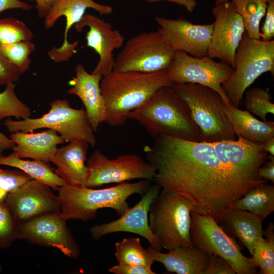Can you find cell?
Wrapping results in <instances>:
<instances>
[{
  "label": "cell",
  "mask_w": 274,
  "mask_h": 274,
  "mask_svg": "<svg viewBox=\"0 0 274 274\" xmlns=\"http://www.w3.org/2000/svg\"><path fill=\"white\" fill-rule=\"evenodd\" d=\"M268 161L262 164L258 170V176L264 180L274 182V157L273 155H268Z\"/></svg>",
  "instance_id": "cell-41"
},
{
  "label": "cell",
  "mask_w": 274,
  "mask_h": 274,
  "mask_svg": "<svg viewBox=\"0 0 274 274\" xmlns=\"http://www.w3.org/2000/svg\"><path fill=\"white\" fill-rule=\"evenodd\" d=\"M149 2H155L160 1H166L183 6L189 12H192L196 7V0H147Z\"/></svg>",
  "instance_id": "cell-44"
},
{
  "label": "cell",
  "mask_w": 274,
  "mask_h": 274,
  "mask_svg": "<svg viewBox=\"0 0 274 274\" xmlns=\"http://www.w3.org/2000/svg\"><path fill=\"white\" fill-rule=\"evenodd\" d=\"M266 237L269 242L274 244V224L272 222L269 223L266 229L263 232V236Z\"/></svg>",
  "instance_id": "cell-46"
},
{
  "label": "cell",
  "mask_w": 274,
  "mask_h": 274,
  "mask_svg": "<svg viewBox=\"0 0 274 274\" xmlns=\"http://www.w3.org/2000/svg\"><path fill=\"white\" fill-rule=\"evenodd\" d=\"M128 118L154 138L166 136L202 141L200 130L189 107L172 84L158 90L146 102L132 111Z\"/></svg>",
  "instance_id": "cell-3"
},
{
  "label": "cell",
  "mask_w": 274,
  "mask_h": 274,
  "mask_svg": "<svg viewBox=\"0 0 274 274\" xmlns=\"http://www.w3.org/2000/svg\"><path fill=\"white\" fill-rule=\"evenodd\" d=\"M15 88L14 83L10 82L0 93V120L10 117L24 119L31 115V109L18 97Z\"/></svg>",
  "instance_id": "cell-30"
},
{
  "label": "cell",
  "mask_w": 274,
  "mask_h": 274,
  "mask_svg": "<svg viewBox=\"0 0 274 274\" xmlns=\"http://www.w3.org/2000/svg\"><path fill=\"white\" fill-rule=\"evenodd\" d=\"M166 72L173 83H194L208 87L216 91L226 103H230L222 87V83L234 72L228 64L215 62L208 56L197 58L177 51Z\"/></svg>",
  "instance_id": "cell-12"
},
{
  "label": "cell",
  "mask_w": 274,
  "mask_h": 274,
  "mask_svg": "<svg viewBox=\"0 0 274 274\" xmlns=\"http://www.w3.org/2000/svg\"><path fill=\"white\" fill-rule=\"evenodd\" d=\"M264 219L251 212L230 207L223 213L218 223L228 235L238 238L252 255L256 242L263 237Z\"/></svg>",
  "instance_id": "cell-22"
},
{
  "label": "cell",
  "mask_w": 274,
  "mask_h": 274,
  "mask_svg": "<svg viewBox=\"0 0 274 274\" xmlns=\"http://www.w3.org/2000/svg\"><path fill=\"white\" fill-rule=\"evenodd\" d=\"M89 170L85 186L94 188L133 179L153 180L155 167L135 153L125 154L110 159L95 150L86 161Z\"/></svg>",
  "instance_id": "cell-11"
},
{
  "label": "cell",
  "mask_w": 274,
  "mask_h": 274,
  "mask_svg": "<svg viewBox=\"0 0 274 274\" xmlns=\"http://www.w3.org/2000/svg\"><path fill=\"white\" fill-rule=\"evenodd\" d=\"M161 187L156 183L150 186L140 200L130 208L119 219L111 222L93 226L90 230L92 238L100 239L108 234L125 232L139 235L158 251L162 247L151 232L148 224V213L151 204L158 195Z\"/></svg>",
  "instance_id": "cell-16"
},
{
  "label": "cell",
  "mask_w": 274,
  "mask_h": 274,
  "mask_svg": "<svg viewBox=\"0 0 274 274\" xmlns=\"http://www.w3.org/2000/svg\"><path fill=\"white\" fill-rule=\"evenodd\" d=\"M190 237L193 247L208 255L213 254L226 259L236 274H254L257 268L251 258L244 256L235 238L228 235L209 216L192 210Z\"/></svg>",
  "instance_id": "cell-10"
},
{
  "label": "cell",
  "mask_w": 274,
  "mask_h": 274,
  "mask_svg": "<svg viewBox=\"0 0 274 274\" xmlns=\"http://www.w3.org/2000/svg\"><path fill=\"white\" fill-rule=\"evenodd\" d=\"M2 270V267H1V266L0 265V272Z\"/></svg>",
  "instance_id": "cell-49"
},
{
  "label": "cell",
  "mask_w": 274,
  "mask_h": 274,
  "mask_svg": "<svg viewBox=\"0 0 274 274\" xmlns=\"http://www.w3.org/2000/svg\"><path fill=\"white\" fill-rule=\"evenodd\" d=\"M143 150L156 168L157 184L182 196L193 211L217 223L251 189L222 162L212 143L159 136Z\"/></svg>",
  "instance_id": "cell-1"
},
{
  "label": "cell",
  "mask_w": 274,
  "mask_h": 274,
  "mask_svg": "<svg viewBox=\"0 0 274 274\" xmlns=\"http://www.w3.org/2000/svg\"><path fill=\"white\" fill-rule=\"evenodd\" d=\"M115 256L119 264L142 265L151 268L155 262L138 237L123 238L115 243Z\"/></svg>",
  "instance_id": "cell-29"
},
{
  "label": "cell",
  "mask_w": 274,
  "mask_h": 274,
  "mask_svg": "<svg viewBox=\"0 0 274 274\" xmlns=\"http://www.w3.org/2000/svg\"><path fill=\"white\" fill-rule=\"evenodd\" d=\"M48 185L34 179L9 193L5 202L12 215L21 223L39 216L60 211L59 196Z\"/></svg>",
  "instance_id": "cell-15"
},
{
  "label": "cell",
  "mask_w": 274,
  "mask_h": 274,
  "mask_svg": "<svg viewBox=\"0 0 274 274\" xmlns=\"http://www.w3.org/2000/svg\"><path fill=\"white\" fill-rule=\"evenodd\" d=\"M166 70L153 73L113 70L102 77L104 122L114 127L125 124L129 114L146 102L160 88L173 84Z\"/></svg>",
  "instance_id": "cell-2"
},
{
  "label": "cell",
  "mask_w": 274,
  "mask_h": 274,
  "mask_svg": "<svg viewBox=\"0 0 274 274\" xmlns=\"http://www.w3.org/2000/svg\"><path fill=\"white\" fill-rule=\"evenodd\" d=\"M50 106L49 111L40 117L18 121L8 118L3 124L11 133L46 128L55 131L67 142L82 140L92 146L95 145L96 136L85 109L71 107L66 99L54 100Z\"/></svg>",
  "instance_id": "cell-8"
},
{
  "label": "cell",
  "mask_w": 274,
  "mask_h": 274,
  "mask_svg": "<svg viewBox=\"0 0 274 274\" xmlns=\"http://www.w3.org/2000/svg\"><path fill=\"white\" fill-rule=\"evenodd\" d=\"M274 73V40L249 37L246 32L236 50L235 68L222 87L230 103L239 107L247 88L262 74Z\"/></svg>",
  "instance_id": "cell-7"
},
{
  "label": "cell",
  "mask_w": 274,
  "mask_h": 274,
  "mask_svg": "<svg viewBox=\"0 0 274 274\" xmlns=\"http://www.w3.org/2000/svg\"><path fill=\"white\" fill-rule=\"evenodd\" d=\"M245 106L247 110L255 114L262 121H267L268 114H274V104L268 90L254 87L245 92Z\"/></svg>",
  "instance_id": "cell-32"
},
{
  "label": "cell",
  "mask_w": 274,
  "mask_h": 274,
  "mask_svg": "<svg viewBox=\"0 0 274 274\" xmlns=\"http://www.w3.org/2000/svg\"><path fill=\"white\" fill-rule=\"evenodd\" d=\"M172 86L189 107L200 130L202 141L214 143L236 139L223 110L225 102L216 91L194 83H173Z\"/></svg>",
  "instance_id": "cell-6"
},
{
  "label": "cell",
  "mask_w": 274,
  "mask_h": 274,
  "mask_svg": "<svg viewBox=\"0 0 274 274\" xmlns=\"http://www.w3.org/2000/svg\"><path fill=\"white\" fill-rule=\"evenodd\" d=\"M263 148L267 153L274 155V137L268 139L263 144Z\"/></svg>",
  "instance_id": "cell-47"
},
{
  "label": "cell",
  "mask_w": 274,
  "mask_h": 274,
  "mask_svg": "<svg viewBox=\"0 0 274 274\" xmlns=\"http://www.w3.org/2000/svg\"><path fill=\"white\" fill-rule=\"evenodd\" d=\"M252 256L253 265L260 268L261 273H274V244L260 237L255 244Z\"/></svg>",
  "instance_id": "cell-34"
},
{
  "label": "cell",
  "mask_w": 274,
  "mask_h": 274,
  "mask_svg": "<svg viewBox=\"0 0 274 274\" xmlns=\"http://www.w3.org/2000/svg\"><path fill=\"white\" fill-rule=\"evenodd\" d=\"M33 33L22 21L14 18L0 19V44L31 41Z\"/></svg>",
  "instance_id": "cell-33"
},
{
  "label": "cell",
  "mask_w": 274,
  "mask_h": 274,
  "mask_svg": "<svg viewBox=\"0 0 274 274\" xmlns=\"http://www.w3.org/2000/svg\"><path fill=\"white\" fill-rule=\"evenodd\" d=\"M231 207L265 218L274 211V187L266 183L255 186L235 201Z\"/></svg>",
  "instance_id": "cell-27"
},
{
  "label": "cell",
  "mask_w": 274,
  "mask_h": 274,
  "mask_svg": "<svg viewBox=\"0 0 274 274\" xmlns=\"http://www.w3.org/2000/svg\"><path fill=\"white\" fill-rule=\"evenodd\" d=\"M223 110L236 136L251 143L263 145L274 137V122L260 121L249 111L241 110L230 103H224Z\"/></svg>",
  "instance_id": "cell-25"
},
{
  "label": "cell",
  "mask_w": 274,
  "mask_h": 274,
  "mask_svg": "<svg viewBox=\"0 0 274 274\" xmlns=\"http://www.w3.org/2000/svg\"><path fill=\"white\" fill-rule=\"evenodd\" d=\"M31 179L29 176L19 169L0 168V192L8 194Z\"/></svg>",
  "instance_id": "cell-36"
},
{
  "label": "cell",
  "mask_w": 274,
  "mask_h": 274,
  "mask_svg": "<svg viewBox=\"0 0 274 274\" xmlns=\"http://www.w3.org/2000/svg\"><path fill=\"white\" fill-rule=\"evenodd\" d=\"M212 13L215 21L208 56L234 69L235 53L245 32L242 18L230 0L215 3Z\"/></svg>",
  "instance_id": "cell-14"
},
{
  "label": "cell",
  "mask_w": 274,
  "mask_h": 274,
  "mask_svg": "<svg viewBox=\"0 0 274 274\" xmlns=\"http://www.w3.org/2000/svg\"><path fill=\"white\" fill-rule=\"evenodd\" d=\"M226 1H228V0H216L215 3H220V2H224Z\"/></svg>",
  "instance_id": "cell-48"
},
{
  "label": "cell",
  "mask_w": 274,
  "mask_h": 274,
  "mask_svg": "<svg viewBox=\"0 0 274 274\" xmlns=\"http://www.w3.org/2000/svg\"><path fill=\"white\" fill-rule=\"evenodd\" d=\"M261 40L269 41L274 37V0H269L265 13V20L262 27Z\"/></svg>",
  "instance_id": "cell-39"
},
{
  "label": "cell",
  "mask_w": 274,
  "mask_h": 274,
  "mask_svg": "<svg viewBox=\"0 0 274 274\" xmlns=\"http://www.w3.org/2000/svg\"><path fill=\"white\" fill-rule=\"evenodd\" d=\"M87 8L94 9L101 15L111 14L113 11L111 6L99 4L94 0H56L53 4L45 17V27L52 28L61 16H64L66 19L62 45L59 48L54 47L47 52L55 62L67 61L76 52L78 41L70 43L68 40V32L71 28L81 20Z\"/></svg>",
  "instance_id": "cell-17"
},
{
  "label": "cell",
  "mask_w": 274,
  "mask_h": 274,
  "mask_svg": "<svg viewBox=\"0 0 274 274\" xmlns=\"http://www.w3.org/2000/svg\"><path fill=\"white\" fill-rule=\"evenodd\" d=\"M86 26L89 28L85 37L86 46L92 48L99 57L91 73L105 76L113 71L115 62L113 52L122 46L124 38L119 30L113 29L110 23L92 14H85L74 26L78 32Z\"/></svg>",
  "instance_id": "cell-19"
},
{
  "label": "cell",
  "mask_w": 274,
  "mask_h": 274,
  "mask_svg": "<svg viewBox=\"0 0 274 274\" xmlns=\"http://www.w3.org/2000/svg\"><path fill=\"white\" fill-rule=\"evenodd\" d=\"M150 181H126L102 189L65 184L57 190L61 215L66 220L87 222L95 218L98 209L107 208L114 209L120 217L130 208L128 198L134 194L144 195L150 186Z\"/></svg>",
  "instance_id": "cell-4"
},
{
  "label": "cell",
  "mask_w": 274,
  "mask_h": 274,
  "mask_svg": "<svg viewBox=\"0 0 274 274\" xmlns=\"http://www.w3.org/2000/svg\"><path fill=\"white\" fill-rule=\"evenodd\" d=\"M36 8L40 18L45 17L49 12L53 4L56 0H35Z\"/></svg>",
  "instance_id": "cell-43"
},
{
  "label": "cell",
  "mask_w": 274,
  "mask_h": 274,
  "mask_svg": "<svg viewBox=\"0 0 274 274\" xmlns=\"http://www.w3.org/2000/svg\"><path fill=\"white\" fill-rule=\"evenodd\" d=\"M15 145L10 138L0 132V154L5 150L12 149Z\"/></svg>",
  "instance_id": "cell-45"
},
{
  "label": "cell",
  "mask_w": 274,
  "mask_h": 274,
  "mask_svg": "<svg viewBox=\"0 0 274 274\" xmlns=\"http://www.w3.org/2000/svg\"><path fill=\"white\" fill-rule=\"evenodd\" d=\"M192 210L185 198L161 188L150 205L148 224L162 248L169 251L179 246L193 247L190 233Z\"/></svg>",
  "instance_id": "cell-5"
},
{
  "label": "cell",
  "mask_w": 274,
  "mask_h": 274,
  "mask_svg": "<svg viewBox=\"0 0 274 274\" xmlns=\"http://www.w3.org/2000/svg\"><path fill=\"white\" fill-rule=\"evenodd\" d=\"M10 138L15 143L14 152L21 158H31L49 163L56 153L57 146L66 142L54 130L47 129L41 132L17 131Z\"/></svg>",
  "instance_id": "cell-23"
},
{
  "label": "cell",
  "mask_w": 274,
  "mask_h": 274,
  "mask_svg": "<svg viewBox=\"0 0 274 274\" xmlns=\"http://www.w3.org/2000/svg\"><path fill=\"white\" fill-rule=\"evenodd\" d=\"M175 51L158 27L127 40L115 59L113 70L118 72L153 73L166 70Z\"/></svg>",
  "instance_id": "cell-9"
},
{
  "label": "cell",
  "mask_w": 274,
  "mask_h": 274,
  "mask_svg": "<svg viewBox=\"0 0 274 274\" xmlns=\"http://www.w3.org/2000/svg\"><path fill=\"white\" fill-rule=\"evenodd\" d=\"M110 272L114 274H155L151 268L142 265L118 263L108 268Z\"/></svg>",
  "instance_id": "cell-40"
},
{
  "label": "cell",
  "mask_w": 274,
  "mask_h": 274,
  "mask_svg": "<svg viewBox=\"0 0 274 274\" xmlns=\"http://www.w3.org/2000/svg\"><path fill=\"white\" fill-rule=\"evenodd\" d=\"M146 250L155 262L161 263L167 271L177 274H202L209 261V255L195 247H177L166 253L151 245Z\"/></svg>",
  "instance_id": "cell-24"
},
{
  "label": "cell",
  "mask_w": 274,
  "mask_h": 274,
  "mask_svg": "<svg viewBox=\"0 0 274 274\" xmlns=\"http://www.w3.org/2000/svg\"><path fill=\"white\" fill-rule=\"evenodd\" d=\"M35 50V45L31 41L0 44V53L22 74L29 68L31 63L30 56Z\"/></svg>",
  "instance_id": "cell-31"
},
{
  "label": "cell",
  "mask_w": 274,
  "mask_h": 274,
  "mask_svg": "<svg viewBox=\"0 0 274 274\" xmlns=\"http://www.w3.org/2000/svg\"><path fill=\"white\" fill-rule=\"evenodd\" d=\"M32 6L20 0H0V13L5 10L12 9H20L29 11Z\"/></svg>",
  "instance_id": "cell-42"
},
{
  "label": "cell",
  "mask_w": 274,
  "mask_h": 274,
  "mask_svg": "<svg viewBox=\"0 0 274 274\" xmlns=\"http://www.w3.org/2000/svg\"><path fill=\"white\" fill-rule=\"evenodd\" d=\"M22 73L0 53V85L19 81Z\"/></svg>",
  "instance_id": "cell-38"
},
{
  "label": "cell",
  "mask_w": 274,
  "mask_h": 274,
  "mask_svg": "<svg viewBox=\"0 0 274 274\" xmlns=\"http://www.w3.org/2000/svg\"><path fill=\"white\" fill-rule=\"evenodd\" d=\"M66 221L60 211L18 223V239L38 246L56 248L65 256L76 259L80 254V249Z\"/></svg>",
  "instance_id": "cell-13"
},
{
  "label": "cell",
  "mask_w": 274,
  "mask_h": 274,
  "mask_svg": "<svg viewBox=\"0 0 274 274\" xmlns=\"http://www.w3.org/2000/svg\"><path fill=\"white\" fill-rule=\"evenodd\" d=\"M232 265L224 258L209 254L208 264L202 274H235Z\"/></svg>",
  "instance_id": "cell-37"
},
{
  "label": "cell",
  "mask_w": 274,
  "mask_h": 274,
  "mask_svg": "<svg viewBox=\"0 0 274 274\" xmlns=\"http://www.w3.org/2000/svg\"><path fill=\"white\" fill-rule=\"evenodd\" d=\"M75 71V76L70 81L71 86L68 93L81 100L91 126L96 132L105 119V102L100 88L102 76L89 73L80 64L76 65Z\"/></svg>",
  "instance_id": "cell-20"
},
{
  "label": "cell",
  "mask_w": 274,
  "mask_h": 274,
  "mask_svg": "<svg viewBox=\"0 0 274 274\" xmlns=\"http://www.w3.org/2000/svg\"><path fill=\"white\" fill-rule=\"evenodd\" d=\"M19 225L5 202L0 203V249L18 239Z\"/></svg>",
  "instance_id": "cell-35"
},
{
  "label": "cell",
  "mask_w": 274,
  "mask_h": 274,
  "mask_svg": "<svg viewBox=\"0 0 274 274\" xmlns=\"http://www.w3.org/2000/svg\"><path fill=\"white\" fill-rule=\"evenodd\" d=\"M0 165L16 168L27 174L32 179L49 186L55 191L66 184L49 163L34 159L24 160L14 152L7 156L0 154Z\"/></svg>",
  "instance_id": "cell-26"
},
{
  "label": "cell",
  "mask_w": 274,
  "mask_h": 274,
  "mask_svg": "<svg viewBox=\"0 0 274 274\" xmlns=\"http://www.w3.org/2000/svg\"><path fill=\"white\" fill-rule=\"evenodd\" d=\"M89 144L82 140H73L58 148L50 162L56 166L55 172L67 185L85 186L89 170L86 166Z\"/></svg>",
  "instance_id": "cell-21"
},
{
  "label": "cell",
  "mask_w": 274,
  "mask_h": 274,
  "mask_svg": "<svg viewBox=\"0 0 274 274\" xmlns=\"http://www.w3.org/2000/svg\"><path fill=\"white\" fill-rule=\"evenodd\" d=\"M241 15L247 36L261 40L260 24L265 15L269 0H230Z\"/></svg>",
  "instance_id": "cell-28"
},
{
  "label": "cell",
  "mask_w": 274,
  "mask_h": 274,
  "mask_svg": "<svg viewBox=\"0 0 274 274\" xmlns=\"http://www.w3.org/2000/svg\"><path fill=\"white\" fill-rule=\"evenodd\" d=\"M167 42L174 51H183L197 58L208 56L214 24H196L183 18L156 17Z\"/></svg>",
  "instance_id": "cell-18"
}]
</instances>
